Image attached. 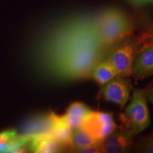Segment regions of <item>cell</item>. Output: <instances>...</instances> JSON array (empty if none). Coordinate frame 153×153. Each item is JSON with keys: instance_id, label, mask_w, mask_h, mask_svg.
<instances>
[{"instance_id": "3", "label": "cell", "mask_w": 153, "mask_h": 153, "mask_svg": "<svg viewBox=\"0 0 153 153\" xmlns=\"http://www.w3.org/2000/svg\"><path fill=\"white\" fill-rule=\"evenodd\" d=\"M147 101L143 89H135L125 113L120 116L123 126L131 130L135 135L144 131L150 124Z\"/></svg>"}, {"instance_id": "10", "label": "cell", "mask_w": 153, "mask_h": 153, "mask_svg": "<svg viewBox=\"0 0 153 153\" xmlns=\"http://www.w3.org/2000/svg\"><path fill=\"white\" fill-rule=\"evenodd\" d=\"M118 75L114 66L106 58L97 63L91 72L90 78L101 86L105 85Z\"/></svg>"}, {"instance_id": "17", "label": "cell", "mask_w": 153, "mask_h": 153, "mask_svg": "<svg viewBox=\"0 0 153 153\" xmlns=\"http://www.w3.org/2000/svg\"><path fill=\"white\" fill-rule=\"evenodd\" d=\"M148 42H149V43H147L145 45V46H143V47L148 46V45H153V36H152V38H151L150 41H148Z\"/></svg>"}, {"instance_id": "11", "label": "cell", "mask_w": 153, "mask_h": 153, "mask_svg": "<svg viewBox=\"0 0 153 153\" xmlns=\"http://www.w3.org/2000/svg\"><path fill=\"white\" fill-rule=\"evenodd\" d=\"M102 140H98L90 133L82 128L72 130V143L74 148H80V147L87 146L99 143Z\"/></svg>"}, {"instance_id": "16", "label": "cell", "mask_w": 153, "mask_h": 153, "mask_svg": "<svg viewBox=\"0 0 153 153\" xmlns=\"http://www.w3.org/2000/svg\"><path fill=\"white\" fill-rule=\"evenodd\" d=\"M131 1H133V3L137 4H145L148 1H152V0H131Z\"/></svg>"}, {"instance_id": "14", "label": "cell", "mask_w": 153, "mask_h": 153, "mask_svg": "<svg viewBox=\"0 0 153 153\" xmlns=\"http://www.w3.org/2000/svg\"><path fill=\"white\" fill-rule=\"evenodd\" d=\"M101 141L95 144L87 145V146L80 147V148H74L72 147L70 149L71 152L79 153H101Z\"/></svg>"}, {"instance_id": "4", "label": "cell", "mask_w": 153, "mask_h": 153, "mask_svg": "<svg viewBox=\"0 0 153 153\" xmlns=\"http://www.w3.org/2000/svg\"><path fill=\"white\" fill-rule=\"evenodd\" d=\"M140 41L127 37L111 47L106 57L111 63L118 75L129 77L132 74V68L135 55L139 51Z\"/></svg>"}, {"instance_id": "15", "label": "cell", "mask_w": 153, "mask_h": 153, "mask_svg": "<svg viewBox=\"0 0 153 153\" xmlns=\"http://www.w3.org/2000/svg\"><path fill=\"white\" fill-rule=\"evenodd\" d=\"M147 100H148L153 105V85H151L143 89Z\"/></svg>"}, {"instance_id": "6", "label": "cell", "mask_w": 153, "mask_h": 153, "mask_svg": "<svg viewBox=\"0 0 153 153\" xmlns=\"http://www.w3.org/2000/svg\"><path fill=\"white\" fill-rule=\"evenodd\" d=\"M135 134L131 130L123 126L117 127L111 133L101 141V153L128 152L133 147Z\"/></svg>"}, {"instance_id": "8", "label": "cell", "mask_w": 153, "mask_h": 153, "mask_svg": "<svg viewBox=\"0 0 153 153\" xmlns=\"http://www.w3.org/2000/svg\"><path fill=\"white\" fill-rule=\"evenodd\" d=\"M131 75L136 80L153 75V45L139 49L134 58Z\"/></svg>"}, {"instance_id": "1", "label": "cell", "mask_w": 153, "mask_h": 153, "mask_svg": "<svg viewBox=\"0 0 153 153\" xmlns=\"http://www.w3.org/2000/svg\"><path fill=\"white\" fill-rule=\"evenodd\" d=\"M97 16H70L45 30L32 48V60L38 73L57 83L90 78L94 67L109 50L99 38Z\"/></svg>"}, {"instance_id": "9", "label": "cell", "mask_w": 153, "mask_h": 153, "mask_svg": "<svg viewBox=\"0 0 153 153\" xmlns=\"http://www.w3.org/2000/svg\"><path fill=\"white\" fill-rule=\"evenodd\" d=\"M58 117L53 114H49L31 118L25 126V135H34L50 133L56 124Z\"/></svg>"}, {"instance_id": "18", "label": "cell", "mask_w": 153, "mask_h": 153, "mask_svg": "<svg viewBox=\"0 0 153 153\" xmlns=\"http://www.w3.org/2000/svg\"><path fill=\"white\" fill-rule=\"evenodd\" d=\"M150 135H152V136L153 137V131L152 132V133H151V134H150Z\"/></svg>"}, {"instance_id": "2", "label": "cell", "mask_w": 153, "mask_h": 153, "mask_svg": "<svg viewBox=\"0 0 153 153\" xmlns=\"http://www.w3.org/2000/svg\"><path fill=\"white\" fill-rule=\"evenodd\" d=\"M97 30L101 43L110 48L131 35L133 24L121 10L110 8L98 14Z\"/></svg>"}, {"instance_id": "12", "label": "cell", "mask_w": 153, "mask_h": 153, "mask_svg": "<svg viewBox=\"0 0 153 153\" xmlns=\"http://www.w3.org/2000/svg\"><path fill=\"white\" fill-rule=\"evenodd\" d=\"M91 111L92 110L83 103L74 102L69 106L65 114L85 120Z\"/></svg>"}, {"instance_id": "7", "label": "cell", "mask_w": 153, "mask_h": 153, "mask_svg": "<svg viewBox=\"0 0 153 153\" xmlns=\"http://www.w3.org/2000/svg\"><path fill=\"white\" fill-rule=\"evenodd\" d=\"M132 86L126 77L116 76L101 86V93L104 99L124 108L130 99Z\"/></svg>"}, {"instance_id": "5", "label": "cell", "mask_w": 153, "mask_h": 153, "mask_svg": "<svg viewBox=\"0 0 153 153\" xmlns=\"http://www.w3.org/2000/svg\"><path fill=\"white\" fill-rule=\"evenodd\" d=\"M80 127L86 130L98 140H103L117 128L118 126L111 114L92 111L85 118Z\"/></svg>"}, {"instance_id": "13", "label": "cell", "mask_w": 153, "mask_h": 153, "mask_svg": "<svg viewBox=\"0 0 153 153\" xmlns=\"http://www.w3.org/2000/svg\"><path fill=\"white\" fill-rule=\"evenodd\" d=\"M134 149L136 152L153 153V137L151 135L141 137L134 142Z\"/></svg>"}]
</instances>
